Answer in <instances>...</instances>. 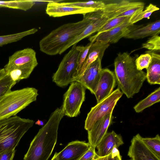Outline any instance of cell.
<instances>
[{"mask_svg": "<svg viewBox=\"0 0 160 160\" xmlns=\"http://www.w3.org/2000/svg\"><path fill=\"white\" fill-rule=\"evenodd\" d=\"M102 15L101 10L89 13L83 16L81 21L61 26L40 40V50L49 55L61 54L66 46L80 34L93 20Z\"/></svg>", "mask_w": 160, "mask_h": 160, "instance_id": "obj_1", "label": "cell"}, {"mask_svg": "<svg viewBox=\"0 0 160 160\" xmlns=\"http://www.w3.org/2000/svg\"><path fill=\"white\" fill-rule=\"evenodd\" d=\"M64 116L58 108L31 142L23 160H48L57 142L60 122Z\"/></svg>", "mask_w": 160, "mask_h": 160, "instance_id": "obj_2", "label": "cell"}, {"mask_svg": "<svg viewBox=\"0 0 160 160\" xmlns=\"http://www.w3.org/2000/svg\"><path fill=\"white\" fill-rule=\"evenodd\" d=\"M135 58L127 52H119L114 62V74L118 88L128 98L139 92L146 79V73L137 69Z\"/></svg>", "mask_w": 160, "mask_h": 160, "instance_id": "obj_3", "label": "cell"}, {"mask_svg": "<svg viewBox=\"0 0 160 160\" xmlns=\"http://www.w3.org/2000/svg\"><path fill=\"white\" fill-rule=\"evenodd\" d=\"M34 121L17 115L0 120V152L15 149Z\"/></svg>", "mask_w": 160, "mask_h": 160, "instance_id": "obj_4", "label": "cell"}, {"mask_svg": "<svg viewBox=\"0 0 160 160\" xmlns=\"http://www.w3.org/2000/svg\"><path fill=\"white\" fill-rule=\"evenodd\" d=\"M38 64L35 51L27 48L17 51L10 56L3 68L6 75L17 83L28 78Z\"/></svg>", "mask_w": 160, "mask_h": 160, "instance_id": "obj_5", "label": "cell"}, {"mask_svg": "<svg viewBox=\"0 0 160 160\" xmlns=\"http://www.w3.org/2000/svg\"><path fill=\"white\" fill-rule=\"evenodd\" d=\"M38 95V90L33 87L11 91L0 99V120L16 116L36 101Z\"/></svg>", "mask_w": 160, "mask_h": 160, "instance_id": "obj_6", "label": "cell"}, {"mask_svg": "<svg viewBox=\"0 0 160 160\" xmlns=\"http://www.w3.org/2000/svg\"><path fill=\"white\" fill-rule=\"evenodd\" d=\"M82 46L74 44L63 57L52 77V81L58 86L63 88L75 81L78 55Z\"/></svg>", "mask_w": 160, "mask_h": 160, "instance_id": "obj_7", "label": "cell"}, {"mask_svg": "<svg viewBox=\"0 0 160 160\" xmlns=\"http://www.w3.org/2000/svg\"><path fill=\"white\" fill-rule=\"evenodd\" d=\"M86 88L81 83L74 81L70 83L63 95L61 108L64 115L70 118L77 116L85 98Z\"/></svg>", "mask_w": 160, "mask_h": 160, "instance_id": "obj_8", "label": "cell"}, {"mask_svg": "<svg viewBox=\"0 0 160 160\" xmlns=\"http://www.w3.org/2000/svg\"><path fill=\"white\" fill-rule=\"evenodd\" d=\"M118 88L108 96L91 108L85 122L84 128L90 131L94 124L108 114L112 113L117 102L123 95Z\"/></svg>", "mask_w": 160, "mask_h": 160, "instance_id": "obj_9", "label": "cell"}, {"mask_svg": "<svg viewBox=\"0 0 160 160\" xmlns=\"http://www.w3.org/2000/svg\"><path fill=\"white\" fill-rule=\"evenodd\" d=\"M130 17L119 26L108 31L91 36L89 38L90 42L99 41L108 43L117 42L122 38H124L130 32L142 25H135L130 22Z\"/></svg>", "mask_w": 160, "mask_h": 160, "instance_id": "obj_10", "label": "cell"}, {"mask_svg": "<svg viewBox=\"0 0 160 160\" xmlns=\"http://www.w3.org/2000/svg\"><path fill=\"white\" fill-rule=\"evenodd\" d=\"M104 6L102 16L108 20L117 18L124 12L135 7L144 5L143 2L132 0H103Z\"/></svg>", "mask_w": 160, "mask_h": 160, "instance_id": "obj_11", "label": "cell"}, {"mask_svg": "<svg viewBox=\"0 0 160 160\" xmlns=\"http://www.w3.org/2000/svg\"><path fill=\"white\" fill-rule=\"evenodd\" d=\"M102 60L98 58L87 67L75 81L81 83L94 94L96 92L101 76Z\"/></svg>", "mask_w": 160, "mask_h": 160, "instance_id": "obj_12", "label": "cell"}, {"mask_svg": "<svg viewBox=\"0 0 160 160\" xmlns=\"http://www.w3.org/2000/svg\"><path fill=\"white\" fill-rule=\"evenodd\" d=\"M46 12L49 16L58 17L79 14L84 16L88 13L96 11L91 9L67 5L61 2L51 1L47 4Z\"/></svg>", "mask_w": 160, "mask_h": 160, "instance_id": "obj_13", "label": "cell"}, {"mask_svg": "<svg viewBox=\"0 0 160 160\" xmlns=\"http://www.w3.org/2000/svg\"><path fill=\"white\" fill-rule=\"evenodd\" d=\"M114 73L108 68L102 69L100 78L94 95L98 103L109 95L116 86Z\"/></svg>", "mask_w": 160, "mask_h": 160, "instance_id": "obj_14", "label": "cell"}, {"mask_svg": "<svg viewBox=\"0 0 160 160\" xmlns=\"http://www.w3.org/2000/svg\"><path fill=\"white\" fill-rule=\"evenodd\" d=\"M139 134L131 141L128 155L132 160H160L143 143Z\"/></svg>", "mask_w": 160, "mask_h": 160, "instance_id": "obj_15", "label": "cell"}, {"mask_svg": "<svg viewBox=\"0 0 160 160\" xmlns=\"http://www.w3.org/2000/svg\"><path fill=\"white\" fill-rule=\"evenodd\" d=\"M112 113H109L97 122L88 132V139L90 146L95 148L107 133L112 122Z\"/></svg>", "mask_w": 160, "mask_h": 160, "instance_id": "obj_16", "label": "cell"}, {"mask_svg": "<svg viewBox=\"0 0 160 160\" xmlns=\"http://www.w3.org/2000/svg\"><path fill=\"white\" fill-rule=\"evenodd\" d=\"M90 145L85 141H75L68 143L61 151L57 152L58 160H78L88 149Z\"/></svg>", "mask_w": 160, "mask_h": 160, "instance_id": "obj_17", "label": "cell"}, {"mask_svg": "<svg viewBox=\"0 0 160 160\" xmlns=\"http://www.w3.org/2000/svg\"><path fill=\"white\" fill-rule=\"evenodd\" d=\"M123 143L120 134L113 131L107 132L96 147L98 150L96 152L97 156L99 157L107 156L114 148H118Z\"/></svg>", "mask_w": 160, "mask_h": 160, "instance_id": "obj_18", "label": "cell"}, {"mask_svg": "<svg viewBox=\"0 0 160 160\" xmlns=\"http://www.w3.org/2000/svg\"><path fill=\"white\" fill-rule=\"evenodd\" d=\"M109 43L99 41H95L92 43L89 49L84 61L78 72L76 79L82 74L90 64L95 61L98 58L102 59L104 52L109 46Z\"/></svg>", "mask_w": 160, "mask_h": 160, "instance_id": "obj_19", "label": "cell"}, {"mask_svg": "<svg viewBox=\"0 0 160 160\" xmlns=\"http://www.w3.org/2000/svg\"><path fill=\"white\" fill-rule=\"evenodd\" d=\"M108 19L103 17L102 15L93 20L79 35L75 38L62 50V53L74 44L77 43L82 39L97 32L98 30L108 21Z\"/></svg>", "mask_w": 160, "mask_h": 160, "instance_id": "obj_20", "label": "cell"}, {"mask_svg": "<svg viewBox=\"0 0 160 160\" xmlns=\"http://www.w3.org/2000/svg\"><path fill=\"white\" fill-rule=\"evenodd\" d=\"M160 32V20H159L134 29L124 38L136 39L158 35Z\"/></svg>", "mask_w": 160, "mask_h": 160, "instance_id": "obj_21", "label": "cell"}, {"mask_svg": "<svg viewBox=\"0 0 160 160\" xmlns=\"http://www.w3.org/2000/svg\"><path fill=\"white\" fill-rule=\"evenodd\" d=\"M146 52L151 56V62L146 69V79L151 84H160V55L155 52L149 50Z\"/></svg>", "mask_w": 160, "mask_h": 160, "instance_id": "obj_22", "label": "cell"}, {"mask_svg": "<svg viewBox=\"0 0 160 160\" xmlns=\"http://www.w3.org/2000/svg\"><path fill=\"white\" fill-rule=\"evenodd\" d=\"M160 101V88L159 87L139 102L133 108L136 112L139 113Z\"/></svg>", "mask_w": 160, "mask_h": 160, "instance_id": "obj_23", "label": "cell"}, {"mask_svg": "<svg viewBox=\"0 0 160 160\" xmlns=\"http://www.w3.org/2000/svg\"><path fill=\"white\" fill-rule=\"evenodd\" d=\"M35 3L33 0L0 1V7L26 11L32 8Z\"/></svg>", "mask_w": 160, "mask_h": 160, "instance_id": "obj_24", "label": "cell"}, {"mask_svg": "<svg viewBox=\"0 0 160 160\" xmlns=\"http://www.w3.org/2000/svg\"><path fill=\"white\" fill-rule=\"evenodd\" d=\"M38 31L37 29L34 28L20 32L0 36V47L16 42L26 36L34 34Z\"/></svg>", "mask_w": 160, "mask_h": 160, "instance_id": "obj_25", "label": "cell"}, {"mask_svg": "<svg viewBox=\"0 0 160 160\" xmlns=\"http://www.w3.org/2000/svg\"><path fill=\"white\" fill-rule=\"evenodd\" d=\"M61 2L64 4L67 5L79 7L92 9L96 12L102 10L104 6V3L103 0L86 1Z\"/></svg>", "mask_w": 160, "mask_h": 160, "instance_id": "obj_26", "label": "cell"}, {"mask_svg": "<svg viewBox=\"0 0 160 160\" xmlns=\"http://www.w3.org/2000/svg\"><path fill=\"white\" fill-rule=\"evenodd\" d=\"M141 139L146 146L160 159V137L159 134L153 138L142 137Z\"/></svg>", "mask_w": 160, "mask_h": 160, "instance_id": "obj_27", "label": "cell"}, {"mask_svg": "<svg viewBox=\"0 0 160 160\" xmlns=\"http://www.w3.org/2000/svg\"><path fill=\"white\" fill-rule=\"evenodd\" d=\"M159 9V8L155 5L150 3L144 10L131 17L129 20L131 24H134L143 18L148 19L153 12Z\"/></svg>", "mask_w": 160, "mask_h": 160, "instance_id": "obj_28", "label": "cell"}, {"mask_svg": "<svg viewBox=\"0 0 160 160\" xmlns=\"http://www.w3.org/2000/svg\"><path fill=\"white\" fill-rule=\"evenodd\" d=\"M130 17H122L115 18L108 20L97 32L98 34L109 30L120 25Z\"/></svg>", "mask_w": 160, "mask_h": 160, "instance_id": "obj_29", "label": "cell"}, {"mask_svg": "<svg viewBox=\"0 0 160 160\" xmlns=\"http://www.w3.org/2000/svg\"><path fill=\"white\" fill-rule=\"evenodd\" d=\"M17 83L9 76L6 75L0 80V99L11 91V88Z\"/></svg>", "mask_w": 160, "mask_h": 160, "instance_id": "obj_30", "label": "cell"}, {"mask_svg": "<svg viewBox=\"0 0 160 160\" xmlns=\"http://www.w3.org/2000/svg\"><path fill=\"white\" fill-rule=\"evenodd\" d=\"M152 59L151 55L148 53L141 55L135 60L137 69L139 70H142L144 68L146 69L150 64Z\"/></svg>", "mask_w": 160, "mask_h": 160, "instance_id": "obj_31", "label": "cell"}, {"mask_svg": "<svg viewBox=\"0 0 160 160\" xmlns=\"http://www.w3.org/2000/svg\"><path fill=\"white\" fill-rule=\"evenodd\" d=\"M142 48L150 51L160 52V37L159 35L152 36L145 43L142 44Z\"/></svg>", "mask_w": 160, "mask_h": 160, "instance_id": "obj_32", "label": "cell"}, {"mask_svg": "<svg viewBox=\"0 0 160 160\" xmlns=\"http://www.w3.org/2000/svg\"><path fill=\"white\" fill-rule=\"evenodd\" d=\"M92 43V42H90L85 46H82L81 49L79 52L78 58L77 77L78 72L81 68L84 61L88 54L89 49Z\"/></svg>", "mask_w": 160, "mask_h": 160, "instance_id": "obj_33", "label": "cell"}, {"mask_svg": "<svg viewBox=\"0 0 160 160\" xmlns=\"http://www.w3.org/2000/svg\"><path fill=\"white\" fill-rule=\"evenodd\" d=\"M97 157L100 160H122L119 152L116 147L107 156L102 157Z\"/></svg>", "mask_w": 160, "mask_h": 160, "instance_id": "obj_34", "label": "cell"}, {"mask_svg": "<svg viewBox=\"0 0 160 160\" xmlns=\"http://www.w3.org/2000/svg\"><path fill=\"white\" fill-rule=\"evenodd\" d=\"M95 148L90 146L88 149L78 160H94L97 155Z\"/></svg>", "mask_w": 160, "mask_h": 160, "instance_id": "obj_35", "label": "cell"}, {"mask_svg": "<svg viewBox=\"0 0 160 160\" xmlns=\"http://www.w3.org/2000/svg\"><path fill=\"white\" fill-rule=\"evenodd\" d=\"M144 5L135 7L121 14L117 17H131L133 15L143 10Z\"/></svg>", "mask_w": 160, "mask_h": 160, "instance_id": "obj_36", "label": "cell"}, {"mask_svg": "<svg viewBox=\"0 0 160 160\" xmlns=\"http://www.w3.org/2000/svg\"><path fill=\"white\" fill-rule=\"evenodd\" d=\"M16 152L15 149L7 150L0 152V160H13Z\"/></svg>", "mask_w": 160, "mask_h": 160, "instance_id": "obj_37", "label": "cell"}, {"mask_svg": "<svg viewBox=\"0 0 160 160\" xmlns=\"http://www.w3.org/2000/svg\"><path fill=\"white\" fill-rule=\"evenodd\" d=\"M6 75L4 68H0V80Z\"/></svg>", "mask_w": 160, "mask_h": 160, "instance_id": "obj_38", "label": "cell"}, {"mask_svg": "<svg viewBox=\"0 0 160 160\" xmlns=\"http://www.w3.org/2000/svg\"><path fill=\"white\" fill-rule=\"evenodd\" d=\"M36 124L38 125L39 126H43L44 125V122L42 121L38 120L35 123Z\"/></svg>", "mask_w": 160, "mask_h": 160, "instance_id": "obj_39", "label": "cell"}, {"mask_svg": "<svg viewBox=\"0 0 160 160\" xmlns=\"http://www.w3.org/2000/svg\"><path fill=\"white\" fill-rule=\"evenodd\" d=\"M51 160H58L57 157V152L55 153L54 156Z\"/></svg>", "mask_w": 160, "mask_h": 160, "instance_id": "obj_40", "label": "cell"}, {"mask_svg": "<svg viewBox=\"0 0 160 160\" xmlns=\"http://www.w3.org/2000/svg\"><path fill=\"white\" fill-rule=\"evenodd\" d=\"M94 160H100L97 158V156H96V157L95 159H94Z\"/></svg>", "mask_w": 160, "mask_h": 160, "instance_id": "obj_41", "label": "cell"}, {"mask_svg": "<svg viewBox=\"0 0 160 160\" xmlns=\"http://www.w3.org/2000/svg\"><path fill=\"white\" fill-rule=\"evenodd\" d=\"M132 160L131 159H130V160Z\"/></svg>", "mask_w": 160, "mask_h": 160, "instance_id": "obj_42", "label": "cell"}]
</instances>
